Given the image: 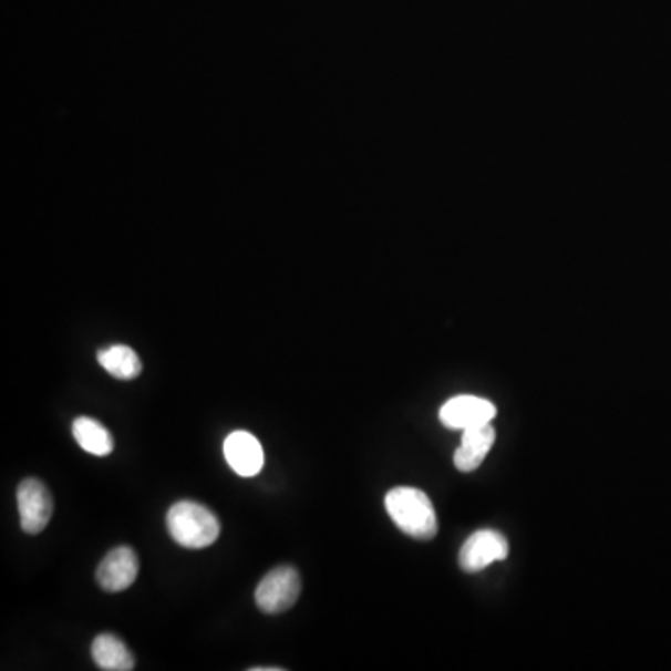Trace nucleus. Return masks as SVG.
I'll return each mask as SVG.
<instances>
[{"label": "nucleus", "instance_id": "7ed1b4c3", "mask_svg": "<svg viewBox=\"0 0 671 671\" xmlns=\"http://www.w3.org/2000/svg\"><path fill=\"white\" fill-rule=\"evenodd\" d=\"M301 595V577L295 567L282 566L267 572L256 588V605L266 613H282Z\"/></svg>", "mask_w": 671, "mask_h": 671}, {"label": "nucleus", "instance_id": "20e7f679", "mask_svg": "<svg viewBox=\"0 0 671 671\" xmlns=\"http://www.w3.org/2000/svg\"><path fill=\"white\" fill-rule=\"evenodd\" d=\"M19 520L27 534H40L45 530L53 517V495L45 483L34 477L23 479L18 489Z\"/></svg>", "mask_w": 671, "mask_h": 671}, {"label": "nucleus", "instance_id": "1a4fd4ad", "mask_svg": "<svg viewBox=\"0 0 671 671\" xmlns=\"http://www.w3.org/2000/svg\"><path fill=\"white\" fill-rule=\"evenodd\" d=\"M495 441L496 431L491 424L476 425L463 431V442L454 454V465L457 466V471L465 474L477 471Z\"/></svg>", "mask_w": 671, "mask_h": 671}, {"label": "nucleus", "instance_id": "0eeeda50", "mask_svg": "<svg viewBox=\"0 0 671 671\" xmlns=\"http://www.w3.org/2000/svg\"><path fill=\"white\" fill-rule=\"evenodd\" d=\"M138 567V556L133 548H112L97 567L95 580L106 593H118L135 584Z\"/></svg>", "mask_w": 671, "mask_h": 671}, {"label": "nucleus", "instance_id": "f257e3e1", "mask_svg": "<svg viewBox=\"0 0 671 671\" xmlns=\"http://www.w3.org/2000/svg\"><path fill=\"white\" fill-rule=\"evenodd\" d=\"M384 506L394 525L406 536L430 541L438 531L436 512L430 496L414 487H395L384 498Z\"/></svg>", "mask_w": 671, "mask_h": 671}, {"label": "nucleus", "instance_id": "f8f14e48", "mask_svg": "<svg viewBox=\"0 0 671 671\" xmlns=\"http://www.w3.org/2000/svg\"><path fill=\"white\" fill-rule=\"evenodd\" d=\"M101 368L120 381H133L142 373V362L138 354L127 345H112L97 353Z\"/></svg>", "mask_w": 671, "mask_h": 671}, {"label": "nucleus", "instance_id": "9b49d317", "mask_svg": "<svg viewBox=\"0 0 671 671\" xmlns=\"http://www.w3.org/2000/svg\"><path fill=\"white\" fill-rule=\"evenodd\" d=\"M73 436L84 452L97 455V457H106L114 450L111 431L106 430L105 425L100 424L97 420L89 419V416H81L73 422Z\"/></svg>", "mask_w": 671, "mask_h": 671}, {"label": "nucleus", "instance_id": "39448f33", "mask_svg": "<svg viewBox=\"0 0 671 671\" xmlns=\"http://www.w3.org/2000/svg\"><path fill=\"white\" fill-rule=\"evenodd\" d=\"M509 554L506 537L496 530H477L461 547L460 566L466 572H479Z\"/></svg>", "mask_w": 671, "mask_h": 671}, {"label": "nucleus", "instance_id": "6e6552de", "mask_svg": "<svg viewBox=\"0 0 671 671\" xmlns=\"http://www.w3.org/2000/svg\"><path fill=\"white\" fill-rule=\"evenodd\" d=\"M224 457L231 466V471L242 477L256 476L266 463L264 447L248 431H234L228 435L224 441Z\"/></svg>", "mask_w": 671, "mask_h": 671}, {"label": "nucleus", "instance_id": "f03ea898", "mask_svg": "<svg viewBox=\"0 0 671 671\" xmlns=\"http://www.w3.org/2000/svg\"><path fill=\"white\" fill-rule=\"evenodd\" d=\"M166 528L172 539L185 548H207L220 536V523L209 507L179 500L168 509Z\"/></svg>", "mask_w": 671, "mask_h": 671}, {"label": "nucleus", "instance_id": "9d476101", "mask_svg": "<svg viewBox=\"0 0 671 671\" xmlns=\"http://www.w3.org/2000/svg\"><path fill=\"white\" fill-rule=\"evenodd\" d=\"M92 659L103 671L135 670V657L131 654L130 648L125 646L124 640L111 632L95 638L92 643Z\"/></svg>", "mask_w": 671, "mask_h": 671}, {"label": "nucleus", "instance_id": "423d86ee", "mask_svg": "<svg viewBox=\"0 0 671 671\" xmlns=\"http://www.w3.org/2000/svg\"><path fill=\"white\" fill-rule=\"evenodd\" d=\"M496 416V406L477 395H455L438 411V419L447 430H468L476 425L491 424Z\"/></svg>", "mask_w": 671, "mask_h": 671}]
</instances>
